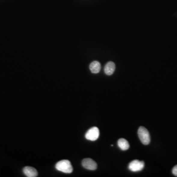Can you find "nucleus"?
Listing matches in <instances>:
<instances>
[{"label": "nucleus", "mask_w": 177, "mask_h": 177, "mask_svg": "<svg viewBox=\"0 0 177 177\" xmlns=\"http://www.w3.org/2000/svg\"><path fill=\"white\" fill-rule=\"evenodd\" d=\"M99 128L94 127L88 130L85 134V138L88 140L96 141L99 138Z\"/></svg>", "instance_id": "20e7f679"}, {"label": "nucleus", "mask_w": 177, "mask_h": 177, "mask_svg": "<svg viewBox=\"0 0 177 177\" xmlns=\"http://www.w3.org/2000/svg\"><path fill=\"white\" fill-rule=\"evenodd\" d=\"M82 165L83 167L89 170H95L97 168V165L96 162L91 158H85L83 160Z\"/></svg>", "instance_id": "39448f33"}, {"label": "nucleus", "mask_w": 177, "mask_h": 177, "mask_svg": "<svg viewBox=\"0 0 177 177\" xmlns=\"http://www.w3.org/2000/svg\"><path fill=\"white\" fill-rule=\"evenodd\" d=\"M172 173L174 176L177 177V165L173 167L172 169Z\"/></svg>", "instance_id": "9d476101"}, {"label": "nucleus", "mask_w": 177, "mask_h": 177, "mask_svg": "<svg viewBox=\"0 0 177 177\" xmlns=\"http://www.w3.org/2000/svg\"><path fill=\"white\" fill-rule=\"evenodd\" d=\"M23 173L28 177H36L38 176V173L37 170L34 167L26 166L23 168Z\"/></svg>", "instance_id": "423d86ee"}, {"label": "nucleus", "mask_w": 177, "mask_h": 177, "mask_svg": "<svg viewBox=\"0 0 177 177\" xmlns=\"http://www.w3.org/2000/svg\"><path fill=\"white\" fill-rule=\"evenodd\" d=\"M144 166L145 163L144 161L134 160L129 163V169L132 172H139L142 171Z\"/></svg>", "instance_id": "7ed1b4c3"}, {"label": "nucleus", "mask_w": 177, "mask_h": 177, "mask_svg": "<svg viewBox=\"0 0 177 177\" xmlns=\"http://www.w3.org/2000/svg\"><path fill=\"white\" fill-rule=\"evenodd\" d=\"M118 145L119 147L123 151L127 150L130 147L129 142L124 138H121L119 139Z\"/></svg>", "instance_id": "1a4fd4ad"}, {"label": "nucleus", "mask_w": 177, "mask_h": 177, "mask_svg": "<svg viewBox=\"0 0 177 177\" xmlns=\"http://www.w3.org/2000/svg\"><path fill=\"white\" fill-rule=\"evenodd\" d=\"M138 135L141 142L144 145H148L150 143V135L147 129L144 127H140L138 130Z\"/></svg>", "instance_id": "f03ea898"}, {"label": "nucleus", "mask_w": 177, "mask_h": 177, "mask_svg": "<svg viewBox=\"0 0 177 177\" xmlns=\"http://www.w3.org/2000/svg\"><path fill=\"white\" fill-rule=\"evenodd\" d=\"M90 69L93 73H98L101 69V65L98 61H93L90 65Z\"/></svg>", "instance_id": "6e6552de"}, {"label": "nucleus", "mask_w": 177, "mask_h": 177, "mask_svg": "<svg viewBox=\"0 0 177 177\" xmlns=\"http://www.w3.org/2000/svg\"><path fill=\"white\" fill-rule=\"evenodd\" d=\"M115 64L112 62H109L104 67V72L107 75H111L115 72Z\"/></svg>", "instance_id": "0eeeda50"}, {"label": "nucleus", "mask_w": 177, "mask_h": 177, "mask_svg": "<svg viewBox=\"0 0 177 177\" xmlns=\"http://www.w3.org/2000/svg\"><path fill=\"white\" fill-rule=\"evenodd\" d=\"M55 168L57 170L63 173L70 174L73 171L71 162L68 160H62L57 162Z\"/></svg>", "instance_id": "f257e3e1"}]
</instances>
